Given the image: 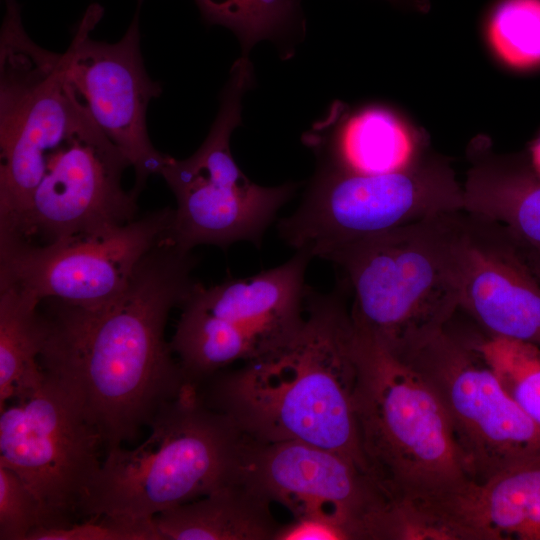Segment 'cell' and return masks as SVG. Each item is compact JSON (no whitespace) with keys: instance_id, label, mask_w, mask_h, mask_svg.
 Returning <instances> with one entry per match:
<instances>
[{"instance_id":"cell-10","label":"cell","mask_w":540,"mask_h":540,"mask_svg":"<svg viewBox=\"0 0 540 540\" xmlns=\"http://www.w3.org/2000/svg\"><path fill=\"white\" fill-rule=\"evenodd\" d=\"M101 446L99 431L73 395L45 371L36 386L0 409V466L37 497L46 517L42 528L82 516L102 465Z\"/></svg>"},{"instance_id":"cell-16","label":"cell","mask_w":540,"mask_h":540,"mask_svg":"<svg viewBox=\"0 0 540 540\" xmlns=\"http://www.w3.org/2000/svg\"><path fill=\"white\" fill-rule=\"evenodd\" d=\"M460 310L486 334L540 347V274L500 224L465 211Z\"/></svg>"},{"instance_id":"cell-24","label":"cell","mask_w":540,"mask_h":540,"mask_svg":"<svg viewBox=\"0 0 540 540\" xmlns=\"http://www.w3.org/2000/svg\"><path fill=\"white\" fill-rule=\"evenodd\" d=\"M203 19L231 29L243 54L259 40L276 35L292 20L295 0H195Z\"/></svg>"},{"instance_id":"cell-17","label":"cell","mask_w":540,"mask_h":540,"mask_svg":"<svg viewBox=\"0 0 540 540\" xmlns=\"http://www.w3.org/2000/svg\"><path fill=\"white\" fill-rule=\"evenodd\" d=\"M412 505L434 539L540 540V452Z\"/></svg>"},{"instance_id":"cell-7","label":"cell","mask_w":540,"mask_h":540,"mask_svg":"<svg viewBox=\"0 0 540 540\" xmlns=\"http://www.w3.org/2000/svg\"><path fill=\"white\" fill-rule=\"evenodd\" d=\"M251 83V64L243 54L231 68L218 114L202 145L182 160L168 156L161 169L177 202L171 235L187 250L202 244L227 247L239 241L259 245L296 189L292 183L260 186L233 158L230 139L241 122L242 97Z\"/></svg>"},{"instance_id":"cell-15","label":"cell","mask_w":540,"mask_h":540,"mask_svg":"<svg viewBox=\"0 0 540 540\" xmlns=\"http://www.w3.org/2000/svg\"><path fill=\"white\" fill-rule=\"evenodd\" d=\"M173 209L34 248L0 251V282L42 300L91 308L115 298L146 254L171 233Z\"/></svg>"},{"instance_id":"cell-9","label":"cell","mask_w":540,"mask_h":540,"mask_svg":"<svg viewBox=\"0 0 540 540\" xmlns=\"http://www.w3.org/2000/svg\"><path fill=\"white\" fill-rule=\"evenodd\" d=\"M464 211V197L441 170L409 168L360 175L319 168L301 204L280 220L281 238L295 251L324 259L370 236L423 219Z\"/></svg>"},{"instance_id":"cell-20","label":"cell","mask_w":540,"mask_h":540,"mask_svg":"<svg viewBox=\"0 0 540 540\" xmlns=\"http://www.w3.org/2000/svg\"><path fill=\"white\" fill-rule=\"evenodd\" d=\"M40 303L30 291L0 282V409L43 377L39 355L47 323Z\"/></svg>"},{"instance_id":"cell-3","label":"cell","mask_w":540,"mask_h":540,"mask_svg":"<svg viewBox=\"0 0 540 540\" xmlns=\"http://www.w3.org/2000/svg\"><path fill=\"white\" fill-rule=\"evenodd\" d=\"M465 211L441 214L339 248L324 259L346 275L352 322L402 356L460 310Z\"/></svg>"},{"instance_id":"cell-1","label":"cell","mask_w":540,"mask_h":540,"mask_svg":"<svg viewBox=\"0 0 540 540\" xmlns=\"http://www.w3.org/2000/svg\"><path fill=\"white\" fill-rule=\"evenodd\" d=\"M196 258L170 236L142 259L127 286L91 308L54 300L40 308L47 323L43 371L73 395L107 450L134 440L186 385L165 326L197 282Z\"/></svg>"},{"instance_id":"cell-11","label":"cell","mask_w":540,"mask_h":540,"mask_svg":"<svg viewBox=\"0 0 540 540\" xmlns=\"http://www.w3.org/2000/svg\"><path fill=\"white\" fill-rule=\"evenodd\" d=\"M451 322L398 357L433 388L449 418L469 479L483 482L540 452V428L503 388L477 346L478 336L456 333Z\"/></svg>"},{"instance_id":"cell-13","label":"cell","mask_w":540,"mask_h":540,"mask_svg":"<svg viewBox=\"0 0 540 540\" xmlns=\"http://www.w3.org/2000/svg\"><path fill=\"white\" fill-rule=\"evenodd\" d=\"M142 1L125 34L114 43L90 37L104 14L101 5L91 4L61 53L66 82L134 169L132 190L137 195L151 175L160 174L168 157L153 146L147 129L149 104L162 88L150 78L141 53Z\"/></svg>"},{"instance_id":"cell-28","label":"cell","mask_w":540,"mask_h":540,"mask_svg":"<svg viewBox=\"0 0 540 540\" xmlns=\"http://www.w3.org/2000/svg\"><path fill=\"white\" fill-rule=\"evenodd\" d=\"M532 164L534 170L540 176V139L532 148Z\"/></svg>"},{"instance_id":"cell-12","label":"cell","mask_w":540,"mask_h":540,"mask_svg":"<svg viewBox=\"0 0 540 540\" xmlns=\"http://www.w3.org/2000/svg\"><path fill=\"white\" fill-rule=\"evenodd\" d=\"M129 166L84 106L24 212L0 236V251L43 247L134 220L138 195L121 184Z\"/></svg>"},{"instance_id":"cell-21","label":"cell","mask_w":540,"mask_h":540,"mask_svg":"<svg viewBox=\"0 0 540 540\" xmlns=\"http://www.w3.org/2000/svg\"><path fill=\"white\" fill-rule=\"evenodd\" d=\"M464 211L504 227L540 274V176L515 169L473 176L463 191Z\"/></svg>"},{"instance_id":"cell-27","label":"cell","mask_w":540,"mask_h":540,"mask_svg":"<svg viewBox=\"0 0 540 540\" xmlns=\"http://www.w3.org/2000/svg\"><path fill=\"white\" fill-rule=\"evenodd\" d=\"M274 540H350V538L337 524L319 518L299 517L280 526Z\"/></svg>"},{"instance_id":"cell-22","label":"cell","mask_w":540,"mask_h":540,"mask_svg":"<svg viewBox=\"0 0 540 540\" xmlns=\"http://www.w3.org/2000/svg\"><path fill=\"white\" fill-rule=\"evenodd\" d=\"M490 47L517 71L540 68V0H499L486 21Z\"/></svg>"},{"instance_id":"cell-2","label":"cell","mask_w":540,"mask_h":540,"mask_svg":"<svg viewBox=\"0 0 540 540\" xmlns=\"http://www.w3.org/2000/svg\"><path fill=\"white\" fill-rule=\"evenodd\" d=\"M343 294L308 288L296 333L217 378L207 397L201 396L249 440L312 444L346 456L371 475L354 411V327Z\"/></svg>"},{"instance_id":"cell-5","label":"cell","mask_w":540,"mask_h":540,"mask_svg":"<svg viewBox=\"0 0 540 540\" xmlns=\"http://www.w3.org/2000/svg\"><path fill=\"white\" fill-rule=\"evenodd\" d=\"M149 427L135 449L106 451L82 516L154 518L237 479L245 437L205 403L197 384L188 383Z\"/></svg>"},{"instance_id":"cell-14","label":"cell","mask_w":540,"mask_h":540,"mask_svg":"<svg viewBox=\"0 0 540 540\" xmlns=\"http://www.w3.org/2000/svg\"><path fill=\"white\" fill-rule=\"evenodd\" d=\"M237 479L294 518L313 517L342 527L351 539H373L390 499L346 456L300 441L245 438Z\"/></svg>"},{"instance_id":"cell-18","label":"cell","mask_w":540,"mask_h":540,"mask_svg":"<svg viewBox=\"0 0 540 540\" xmlns=\"http://www.w3.org/2000/svg\"><path fill=\"white\" fill-rule=\"evenodd\" d=\"M320 168L360 175L399 172L413 165L415 144L402 119L391 109L370 105L344 113L334 104L329 114L303 136Z\"/></svg>"},{"instance_id":"cell-6","label":"cell","mask_w":540,"mask_h":540,"mask_svg":"<svg viewBox=\"0 0 540 540\" xmlns=\"http://www.w3.org/2000/svg\"><path fill=\"white\" fill-rule=\"evenodd\" d=\"M0 30V235L24 212L51 154L84 107L61 68V53L35 43L17 0H4Z\"/></svg>"},{"instance_id":"cell-26","label":"cell","mask_w":540,"mask_h":540,"mask_svg":"<svg viewBox=\"0 0 540 540\" xmlns=\"http://www.w3.org/2000/svg\"><path fill=\"white\" fill-rule=\"evenodd\" d=\"M46 525L44 510L22 479L0 466V540H27Z\"/></svg>"},{"instance_id":"cell-23","label":"cell","mask_w":540,"mask_h":540,"mask_svg":"<svg viewBox=\"0 0 540 540\" xmlns=\"http://www.w3.org/2000/svg\"><path fill=\"white\" fill-rule=\"evenodd\" d=\"M477 346L500 383L540 428V347L494 336H478Z\"/></svg>"},{"instance_id":"cell-25","label":"cell","mask_w":540,"mask_h":540,"mask_svg":"<svg viewBox=\"0 0 540 540\" xmlns=\"http://www.w3.org/2000/svg\"><path fill=\"white\" fill-rule=\"evenodd\" d=\"M61 527L39 528L27 540H163L154 518L98 514Z\"/></svg>"},{"instance_id":"cell-19","label":"cell","mask_w":540,"mask_h":540,"mask_svg":"<svg viewBox=\"0 0 540 540\" xmlns=\"http://www.w3.org/2000/svg\"><path fill=\"white\" fill-rule=\"evenodd\" d=\"M270 503L236 479L154 520L163 540H274Z\"/></svg>"},{"instance_id":"cell-8","label":"cell","mask_w":540,"mask_h":540,"mask_svg":"<svg viewBox=\"0 0 540 540\" xmlns=\"http://www.w3.org/2000/svg\"><path fill=\"white\" fill-rule=\"evenodd\" d=\"M303 251L283 264L218 285L198 284L182 304L170 342L188 381L198 384L236 362L257 359L289 340L305 317Z\"/></svg>"},{"instance_id":"cell-4","label":"cell","mask_w":540,"mask_h":540,"mask_svg":"<svg viewBox=\"0 0 540 540\" xmlns=\"http://www.w3.org/2000/svg\"><path fill=\"white\" fill-rule=\"evenodd\" d=\"M354 411L369 471L393 501L424 502L470 479L446 411L423 376L354 324Z\"/></svg>"}]
</instances>
